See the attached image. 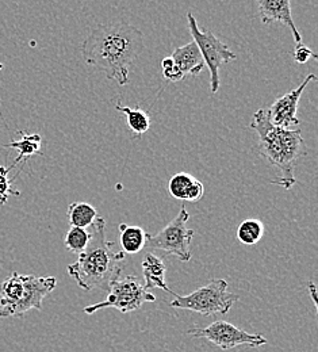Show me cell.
Returning <instances> with one entry per match:
<instances>
[{
  "instance_id": "4fadbf2b",
  "label": "cell",
  "mask_w": 318,
  "mask_h": 352,
  "mask_svg": "<svg viewBox=\"0 0 318 352\" xmlns=\"http://www.w3.org/2000/svg\"><path fill=\"white\" fill-rule=\"evenodd\" d=\"M142 276L145 279V289H161L163 292L174 296L175 292H172L167 282H166V274H167V265L163 262L161 258L153 255V254H146L145 258L142 259Z\"/></svg>"
},
{
  "instance_id": "ac0fdd59",
  "label": "cell",
  "mask_w": 318,
  "mask_h": 352,
  "mask_svg": "<svg viewBox=\"0 0 318 352\" xmlns=\"http://www.w3.org/2000/svg\"><path fill=\"white\" fill-rule=\"evenodd\" d=\"M115 109L125 114L128 126L137 135H142V134H145L149 131L150 118H149V114L146 111H144L138 107L132 109V107H128V106H121L120 103H115Z\"/></svg>"
},
{
  "instance_id": "8992f818",
  "label": "cell",
  "mask_w": 318,
  "mask_h": 352,
  "mask_svg": "<svg viewBox=\"0 0 318 352\" xmlns=\"http://www.w3.org/2000/svg\"><path fill=\"white\" fill-rule=\"evenodd\" d=\"M188 29L192 36V41L196 44L205 65L210 69V91L212 94H217L221 87L220 79V68L221 65L227 64L237 58V56L224 44L220 38H217L212 32H202L198 26V22L191 11L187 12Z\"/></svg>"
},
{
  "instance_id": "603a6c76",
  "label": "cell",
  "mask_w": 318,
  "mask_h": 352,
  "mask_svg": "<svg viewBox=\"0 0 318 352\" xmlns=\"http://www.w3.org/2000/svg\"><path fill=\"white\" fill-rule=\"evenodd\" d=\"M293 56H294L295 63H298V64H306L310 58H315V60L318 58L317 54L310 47H308L304 44H295Z\"/></svg>"
},
{
  "instance_id": "6da1fadb",
  "label": "cell",
  "mask_w": 318,
  "mask_h": 352,
  "mask_svg": "<svg viewBox=\"0 0 318 352\" xmlns=\"http://www.w3.org/2000/svg\"><path fill=\"white\" fill-rule=\"evenodd\" d=\"M144 49L142 32L121 22L100 25L91 30L82 44V54L89 65L102 71L107 79L126 86L130 69Z\"/></svg>"
},
{
  "instance_id": "ffe728a7",
  "label": "cell",
  "mask_w": 318,
  "mask_h": 352,
  "mask_svg": "<svg viewBox=\"0 0 318 352\" xmlns=\"http://www.w3.org/2000/svg\"><path fill=\"white\" fill-rule=\"evenodd\" d=\"M90 239H91V233H90L89 228L84 229V228L71 226L65 234L64 245L69 252L80 255L86 251V248L90 243Z\"/></svg>"
},
{
  "instance_id": "5b68a950",
  "label": "cell",
  "mask_w": 318,
  "mask_h": 352,
  "mask_svg": "<svg viewBox=\"0 0 318 352\" xmlns=\"http://www.w3.org/2000/svg\"><path fill=\"white\" fill-rule=\"evenodd\" d=\"M225 279H212L207 285L196 289L188 296L174 294L171 308L185 309L202 316L227 314L231 307L238 301L237 294L227 292Z\"/></svg>"
},
{
  "instance_id": "cb8c5ba5",
  "label": "cell",
  "mask_w": 318,
  "mask_h": 352,
  "mask_svg": "<svg viewBox=\"0 0 318 352\" xmlns=\"http://www.w3.org/2000/svg\"><path fill=\"white\" fill-rule=\"evenodd\" d=\"M308 292L310 293V297H312V301H313V304H315V307L318 308L317 304V286L315 285V282H309L308 283Z\"/></svg>"
},
{
  "instance_id": "ba28073f",
  "label": "cell",
  "mask_w": 318,
  "mask_h": 352,
  "mask_svg": "<svg viewBox=\"0 0 318 352\" xmlns=\"http://www.w3.org/2000/svg\"><path fill=\"white\" fill-rule=\"evenodd\" d=\"M156 297L149 293L133 275L117 279L109 286V296L104 301L89 305L83 309L86 314H93L102 309L113 308L121 313L136 311L146 302H155Z\"/></svg>"
},
{
  "instance_id": "8fae6325",
  "label": "cell",
  "mask_w": 318,
  "mask_h": 352,
  "mask_svg": "<svg viewBox=\"0 0 318 352\" xmlns=\"http://www.w3.org/2000/svg\"><path fill=\"white\" fill-rule=\"evenodd\" d=\"M258 8L259 16L264 25L275 22L283 23L291 30L295 44H302V36L293 19L291 0H258Z\"/></svg>"
},
{
  "instance_id": "d6986e66",
  "label": "cell",
  "mask_w": 318,
  "mask_h": 352,
  "mask_svg": "<svg viewBox=\"0 0 318 352\" xmlns=\"http://www.w3.org/2000/svg\"><path fill=\"white\" fill-rule=\"evenodd\" d=\"M237 239L244 245H256L264 236V225L260 220H244L237 228Z\"/></svg>"
},
{
  "instance_id": "2e32d148",
  "label": "cell",
  "mask_w": 318,
  "mask_h": 352,
  "mask_svg": "<svg viewBox=\"0 0 318 352\" xmlns=\"http://www.w3.org/2000/svg\"><path fill=\"white\" fill-rule=\"evenodd\" d=\"M120 243L125 255H136L145 248L146 232L139 226L120 223Z\"/></svg>"
},
{
  "instance_id": "5bb4252c",
  "label": "cell",
  "mask_w": 318,
  "mask_h": 352,
  "mask_svg": "<svg viewBox=\"0 0 318 352\" xmlns=\"http://www.w3.org/2000/svg\"><path fill=\"white\" fill-rule=\"evenodd\" d=\"M171 58L174 60L177 67L181 69L184 78L185 76H198L202 72V69L205 68L203 57L194 41L177 47L172 52Z\"/></svg>"
},
{
  "instance_id": "52a82bcc",
  "label": "cell",
  "mask_w": 318,
  "mask_h": 352,
  "mask_svg": "<svg viewBox=\"0 0 318 352\" xmlns=\"http://www.w3.org/2000/svg\"><path fill=\"white\" fill-rule=\"evenodd\" d=\"M190 220V214L185 210V206H181V212L178 216L171 221L166 228H163L156 234L146 233V244L145 247L152 250H160L178 258L181 262L191 261L190 244L194 237V230L187 228V222Z\"/></svg>"
},
{
  "instance_id": "7c38bea8",
  "label": "cell",
  "mask_w": 318,
  "mask_h": 352,
  "mask_svg": "<svg viewBox=\"0 0 318 352\" xmlns=\"http://www.w3.org/2000/svg\"><path fill=\"white\" fill-rule=\"evenodd\" d=\"M168 191L179 201L198 202L205 195V186L194 176L187 173H179L170 179Z\"/></svg>"
},
{
  "instance_id": "9a60e30c",
  "label": "cell",
  "mask_w": 318,
  "mask_h": 352,
  "mask_svg": "<svg viewBox=\"0 0 318 352\" xmlns=\"http://www.w3.org/2000/svg\"><path fill=\"white\" fill-rule=\"evenodd\" d=\"M18 133L22 135L21 140L11 141L10 144L4 145L7 148L18 151V157L11 164L12 168L15 166H18L19 163H23V162H26L27 159H30L36 155H41V146H43V138H41L40 134H29L26 132Z\"/></svg>"
},
{
  "instance_id": "3957f363",
  "label": "cell",
  "mask_w": 318,
  "mask_h": 352,
  "mask_svg": "<svg viewBox=\"0 0 318 352\" xmlns=\"http://www.w3.org/2000/svg\"><path fill=\"white\" fill-rule=\"evenodd\" d=\"M249 128L259 135L260 155L279 171L277 179L271 183L290 190L297 183L294 175L295 166L306 155V142L302 132L299 129L275 126L270 120L269 109L258 110L252 117Z\"/></svg>"
},
{
  "instance_id": "7402d4cb",
  "label": "cell",
  "mask_w": 318,
  "mask_h": 352,
  "mask_svg": "<svg viewBox=\"0 0 318 352\" xmlns=\"http://www.w3.org/2000/svg\"><path fill=\"white\" fill-rule=\"evenodd\" d=\"M161 68H163V76L171 83H178V82L184 79V75L181 72V69L177 67V64L174 63L171 56L163 58Z\"/></svg>"
},
{
  "instance_id": "44dd1931",
  "label": "cell",
  "mask_w": 318,
  "mask_h": 352,
  "mask_svg": "<svg viewBox=\"0 0 318 352\" xmlns=\"http://www.w3.org/2000/svg\"><path fill=\"white\" fill-rule=\"evenodd\" d=\"M12 167L0 166V206L5 205L10 197H19L21 192L12 187V182L8 179Z\"/></svg>"
},
{
  "instance_id": "e0dca14e",
  "label": "cell",
  "mask_w": 318,
  "mask_h": 352,
  "mask_svg": "<svg viewBox=\"0 0 318 352\" xmlns=\"http://www.w3.org/2000/svg\"><path fill=\"white\" fill-rule=\"evenodd\" d=\"M98 217L96 209L87 202H72L68 206V220L71 226L87 229Z\"/></svg>"
},
{
  "instance_id": "d4e9b609",
  "label": "cell",
  "mask_w": 318,
  "mask_h": 352,
  "mask_svg": "<svg viewBox=\"0 0 318 352\" xmlns=\"http://www.w3.org/2000/svg\"><path fill=\"white\" fill-rule=\"evenodd\" d=\"M3 68H4V65H3V64H1V63H0V71H1V69H3Z\"/></svg>"
},
{
  "instance_id": "7a4b0ae2",
  "label": "cell",
  "mask_w": 318,
  "mask_h": 352,
  "mask_svg": "<svg viewBox=\"0 0 318 352\" xmlns=\"http://www.w3.org/2000/svg\"><path fill=\"white\" fill-rule=\"evenodd\" d=\"M89 229L91 239L86 251L79 255L78 262L67 267V272L84 292L109 290L125 267V254L114 251V243L106 239L104 219L98 217Z\"/></svg>"
},
{
  "instance_id": "30bf717a",
  "label": "cell",
  "mask_w": 318,
  "mask_h": 352,
  "mask_svg": "<svg viewBox=\"0 0 318 352\" xmlns=\"http://www.w3.org/2000/svg\"><path fill=\"white\" fill-rule=\"evenodd\" d=\"M316 80H317V76L315 74H309L298 87L291 89L290 92L284 94L283 96L277 98L273 102L271 107L269 109V113H270V120L275 126H279L283 129H291L301 124V121L297 117L299 99L306 87Z\"/></svg>"
},
{
  "instance_id": "277c9868",
  "label": "cell",
  "mask_w": 318,
  "mask_h": 352,
  "mask_svg": "<svg viewBox=\"0 0 318 352\" xmlns=\"http://www.w3.org/2000/svg\"><path fill=\"white\" fill-rule=\"evenodd\" d=\"M57 286L53 276L12 272L0 283V318L23 317L29 310H43V301Z\"/></svg>"
},
{
  "instance_id": "9c48e42d",
  "label": "cell",
  "mask_w": 318,
  "mask_h": 352,
  "mask_svg": "<svg viewBox=\"0 0 318 352\" xmlns=\"http://www.w3.org/2000/svg\"><path fill=\"white\" fill-rule=\"evenodd\" d=\"M188 335L196 339H206L221 350L227 351L237 346H249V347H260L267 344V339L259 333H248L237 328L236 325L218 320L205 328H191L188 329Z\"/></svg>"
}]
</instances>
